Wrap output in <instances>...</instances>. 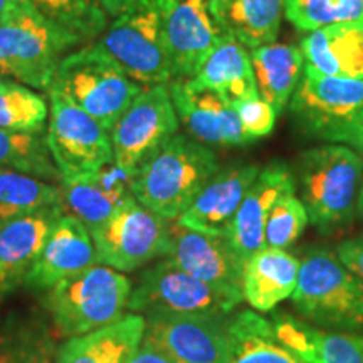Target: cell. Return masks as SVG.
<instances>
[{
    "instance_id": "obj_35",
    "label": "cell",
    "mask_w": 363,
    "mask_h": 363,
    "mask_svg": "<svg viewBox=\"0 0 363 363\" xmlns=\"http://www.w3.org/2000/svg\"><path fill=\"white\" fill-rule=\"evenodd\" d=\"M45 19L79 35L83 40L98 39L110 17L94 0H27Z\"/></svg>"
},
{
    "instance_id": "obj_27",
    "label": "cell",
    "mask_w": 363,
    "mask_h": 363,
    "mask_svg": "<svg viewBox=\"0 0 363 363\" xmlns=\"http://www.w3.org/2000/svg\"><path fill=\"white\" fill-rule=\"evenodd\" d=\"M225 326L229 363H308L281 342L271 321L259 313H233Z\"/></svg>"
},
{
    "instance_id": "obj_6",
    "label": "cell",
    "mask_w": 363,
    "mask_h": 363,
    "mask_svg": "<svg viewBox=\"0 0 363 363\" xmlns=\"http://www.w3.org/2000/svg\"><path fill=\"white\" fill-rule=\"evenodd\" d=\"M289 110L298 128L310 138L363 152V79L305 71Z\"/></svg>"
},
{
    "instance_id": "obj_37",
    "label": "cell",
    "mask_w": 363,
    "mask_h": 363,
    "mask_svg": "<svg viewBox=\"0 0 363 363\" xmlns=\"http://www.w3.org/2000/svg\"><path fill=\"white\" fill-rule=\"evenodd\" d=\"M230 104H233L235 113H238L240 126H242L244 133L247 135L251 142L264 138V136L274 130L278 113L259 94L239 99V101Z\"/></svg>"
},
{
    "instance_id": "obj_9",
    "label": "cell",
    "mask_w": 363,
    "mask_h": 363,
    "mask_svg": "<svg viewBox=\"0 0 363 363\" xmlns=\"http://www.w3.org/2000/svg\"><path fill=\"white\" fill-rule=\"evenodd\" d=\"M242 301V294L225 291L195 278L165 257L142 272L138 284L131 289L128 310L143 316L229 318Z\"/></svg>"
},
{
    "instance_id": "obj_24",
    "label": "cell",
    "mask_w": 363,
    "mask_h": 363,
    "mask_svg": "<svg viewBox=\"0 0 363 363\" xmlns=\"http://www.w3.org/2000/svg\"><path fill=\"white\" fill-rule=\"evenodd\" d=\"M145 335V316L126 313L115 323L67 338L57 348L56 363H130Z\"/></svg>"
},
{
    "instance_id": "obj_7",
    "label": "cell",
    "mask_w": 363,
    "mask_h": 363,
    "mask_svg": "<svg viewBox=\"0 0 363 363\" xmlns=\"http://www.w3.org/2000/svg\"><path fill=\"white\" fill-rule=\"evenodd\" d=\"M94 44L135 83L155 86L174 79L163 30V0H136Z\"/></svg>"
},
{
    "instance_id": "obj_38",
    "label": "cell",
    "mask_w": 363,
    "mask_h": 363,
    "mask_svg": "<svg viewBox=\"0 0 363 363\" xmlns=\"http://www.w3.org/2000/svg\"><path fill=\"white\" fill-rule=\"evenodd\" d=\"M335 252L338 259L363 283V235L343 240Z\"/></svg>"
},
{
    "instance_id": "obj_17",
    "label": "cell",
    "mask_w": 363,
    "mask_h": 363,
    "mask_svg": "<svg viewBox=\"0 0 363 363\" xmlns=\"http://www.w3.org/2000/svg\"><path fill=\"white\" fill-rule=\"evenodd\" d=\"M288 190H296L294 172L284 162H271L244 195L227 239L244 264L264 247V227L276 201Z\"/></svg>"
},
{
    "instance_id": "obj_29",
    "label": "cell",
    "mask_w": 363,
    "mask_h": 363,
    "mask_svg": "<svg viewBox=\"0 0 363 363\" xmlns=\"http://www.w3.org/2000/svg\"><path fill=\"white\" fill-rule=\"evenodd\" d=\"M212 11L227 34L254 49L276 43L284 0H212Z\"/></svg>"
},
{
    "instance_id": "obj_1",
    "label": "cell",
    "mask_w": 363,
    "mask_h": 363,
    "mask_svg": "<svg viewBox=\"0 0 363 363\" xmlns=\"http://www.w3.org/2000/svg\"><path fill=\"white\" fill-rule=\"evenodd\" d=\"M294 182L308 219L320 233L333 234L353 220L363 184V157L345 145L326 143L303 152Z\"/></svg>"
},
{
    "instance_id": "obj_15",
    "label": "cell",
    "mask_w": 363,
    "mask_h": 363,
    "mask_svg": "<svg viewBox=\"0 0 363 363\" xmlns=\"http://www.w3.org/2000/svg\"><path fill=\"white\" fill-rule=\"evenodd\" d=\"M169 91L179 121L195 142L220 148L251 143L233 104L219 93L195 86L190 79H172Z\"/></svg>"
},
{
    "instance_id": "obj_36",
    "label": "cell",
    "mask_w": 363,
    "mask_h": 363,
    "mask_svg": "<svg viewBox=\"0 0 363 363\" xmlns=\"http://www.w3.org/2000/svg\"><path fill=\"white\" fill-rule=\"evenodd\" d=\"M308 212L296 197V190H288L272 206L264 227V246L288 249L305 233Z\"/></svg>"
},
{
    "instance_id": "obj_42",
    "label": "cell",
    "mask_w": 363,
    "mask_h": 363,
    "mask_svg": "<svg viewBox=\"0 0 363 363\" xmlns=\"http://www.w3.org/2000/svg\"><path fill=\"white\" fill-rule=\"evenodd\" d=\"M357 212H358V214H360V217L363 219V184H362V189H360V195H358Z\"/></svg>"
},
{
    "instance_id": "obj_41",
    "label": "cell",
    "mask_w": 363,
    "mask_h": 363,
    "mask_svg": "<svg viewBox=\"0 0 363 363\" xmlns=\"http://www.w3.org/2000/svg\"><path fill=\"white\" fill-rule=\"evenodd\" d=\"M19 0H0V22L7 17V13L17 6Z\"/></svg>"
},
{
    "instance_id": "obj_31",
    "label": "cell",
    "mask_w": 363,
    "mask_h": 363,
    "mask_svg": "<svg viewBox=\"0 0 363 363\" xmlns=\"http://www.w3.org/2000/svg\"><path fill=\"white\" fill-rule=\"evenodd\" d=\"M57 347L35 320L11 316L0 323V363H56Z\"/></svg>"
},
{
    "instance_id": "obj_18",
    "label": "cell",
    "mask_w": 363,
    "mask_h": 363,
    "mask_svg": "<svg viewBox=\"0 0 363 363\" xmlns=\"http://www.w3.org/2000/svg\"><path fill=\"white\" fill-rule=\"evenodd\" d=\"M62 214L56 206L0 225V303L24 286Z\"/></svg>"
},
{
    "instance_id": "obj_14",
    "label": "cell",
    "mask_w": 363,
    "mask_h": 363,
    "mask_svg": "<svg viewBox=\"0 0 363 363\" xmlns=\"http://www.w3.org/2000/svg\"><path fill=\"white\" fill-rule=\"evenodd\" d=\"M163 30L174 79H190L227 33L212 0H163Z\"/></svg>"
},
{
    "instance_id": "obj_8",
    "label": "cell",
    "mask_w": 363,
    "mask_h": 363,
    "mask_svg": "<svg viewBox=\"0 0 363 363\" xmlns=\"http://www.w3.org/2000/svg\"><path fill=\"white\" fill-rule=\"evenodd\" d=\"M52 86L108 131L145 88L94 43L62 59Z\"/></svg>"
},
{
    "instance_id": "obj_11",
    "label": "cell",
    "mask_w": 363,
    "mask_h": 363,
    "mask_svg": "<svg viewBox=\"0 0 363 363\" xmlns=\"http://www.w3.org/2000/svg\"><path fill=\"white\" fill-rule=\"evenodd\" d=\"M91 238L99 264L128 272L169 254L170 220L153 214L131 195Z\"/></svg>"
},
{
    "instance_id": "obj_23",
    "label": "cell",
    "mask_w": 363,
    "mask_h": 363,
    "mask_svg": "<svg viewBox=\"0 0 363 363\" xmlns=\"http://www.w3.org/2000/svg\"><path fill=\"white\" fill-rule=\"evenodd\" d=\"M271 323L281 342L308 363H363L358 331L318 328L288 313H274Z\"/></svg>"
},
{
    "instance_id": "obj_3",
    "label": "cell",
    "mask_w": 363,
    "mask_h": 363,
    "mask_svg": "<svg viewBox=\"0 0 363 363\" xmlns=\"http://www.w3.org/2000/svg\"><path fill=\"white\" fill-rule=\"evenodd\" d=\"M81 43L79 35L45 19L27 0H19L0 22V78L49 91L66 52Z\"/></svg>"
},
{
    "instance_id": "obj_28",
    "label": "cell",
    "mask_w": 363,
    "mask_h": 363,
    "mask_svg": "<svg viewBox=\"0 0 363 363\" xmlns=\"http://www.w3.org/2000/svg\"><path fill=\"white\" fill-rule=\"evenodd\" d=\"M190 81L216 91L229 103L257 94L249 49L229 34L208 54Z\"/></svg>"
},
{
    "instance_id": "obj_21",
    "label": "cell",
    "mask_w": 363,
    "mask_h": 363,
    "mask_svg": "<svg viewBox=\"0 0 363 363\" xmlns=\"http://www.w3.org/2000/svg\"><path fill=\"white\" fill-rule=\"evenodd\" d=\"M259 172L261 167L252 163H239L219 170L175 222L197 233L227 235L244 195Z\"/></svg>"
},
{
    "instance_id": "obj_34",
    "label": "cell",
    "mask_w": 363,
    "mask_h": 363,
    "mask_svg": "<svg viewBox=\"0 0 363 363\" xmlns=\"http://www.w3.org/2000/svg\"><path fill=\"white\" fill-rule=\"evenodd\" d=\"M284 17L303 33L340 24H363V0H284Z\"/></svg>"
},
{
    "instance_id": "obj_12",
    "label": "cell",
    "mask_w": 363,
    "mask_h": 363,
    "mask_svg": "<svg viewBox=\"0 0 363 363\" xmlns=\"http://www.w3.org/2000/svg\"><path fill=\"white\" fill-rule=\"evenodd\" d=\"M169 84L145 86L110 131L113 162L135 175L179 130Z\"/></svg>"
},
{
    "instance_id": "obj_10",
    "label": "cell",
    "mask_w": 363,
    "mask_h": 363,
    "mask_svg": "<svg viewBox=\"0 0 363 363\" xmlns=\"http://www.w3.org/2000/svg\"><path fill=\"white\" fill-rule=\"evenodd\" d=\"M48 93L51 115L45 142L61 180H76L110 165V131L76 106L62 91L51 86Z\"/></svg>"
},
{
    "instance_id": "obj_32",
    "label": "cell",
    "mask_w": 363,
    "mask_h": 363,
    "mask_svg": "<svg viewBox=\"0 0 363 363\" xmlns=\"http://www.w3.org/2000/svg\"><path fill=\"white\" fill-rule=\"evenodd\" d=\"M0 167L43 180H59L48 142L40 133H21L0 128Z\"/></svg>"
},
{
    "instance_id": "obj_33",
    "label": "cell",
    "mask_w": 363,
    "mask_h": 363,
    "mask_svg": "<svg viewBox=\"0 0 363 363\" xmlns=\"http://www.w3.org/2000/svg\"><path fill=\"white\" fill-rule=\"evenodd\" d=\"M49 110L45 99L19 81L0 78V128L43 133Z\"/></svg>"
},
{
    "instance_id": "obj_25",
    "label": "cell",
    "mask_w": 363,
    "mask_h": 363,
    "mask_svg": "<svg viewBox=\"0 0 363 363\" xmlns=\"http://www.w3.org/2000/svg\"><path fill=\"white\" fill-rule=\"evenodd\" d=\"M299 259L286 249L264 246L246 262L242 296L252 310L271 313L291 298L298 283Z\"/></svg>"
},
{
    "instance_id": "obj_5",
    "label": "cell",
    "mask_w": 363,
    "mask_h": 363,
    "mask_svg": "<svg viewBox=\"0 0 363 363\" xmlns=\"http://www.w3.org/2000/svg\"><path fill=\"white\" fill-rule=\"evenodd\" d=\"M131 289L123 272L96 264L48 289L43 303L57 333L72 338L120 320L128 310Z\"/></svg>"
},
{
    "instance_id": "obj_2",
    "label": "cell",
    "mask_w": 363,
    "mask_h": 363,
    "mask_svg": "<svg viewBox=\"0 0 363 363\" xmlns=\"http://www.w3.org/2000/svg\"><path fill=\"white\" fill-rule=\"evenodd\" d=\"M216 153L190 136L175 135L135 174V199L165 220H177L219 172Z\"/></svg>"
},
{
    "instance_id": "obj_40",
    "label": "cell",
    "mask_w": 363,
    "mask_h": 363,
    "mask_svg": "<svg viewBox=\"0 0 363 363\" xmlns=\"http://www.w3.org/2000/svg\"><path fill=\"white\" fill-rule=\"evenodd\" d=\"M99 7L103 9V12L106 13L110 19H115V17L123 13L126 9H130L136 0H94Z\"/></svg>"
},
{
    "instance_id": "obj_4",
    "label": "cell",
    "mask_w": 363,
    "mask_h": 363,
    "mask_svg": "<svg viewBox=\"0 0 363 363\" xmlns=\"http://www.w3.org/2000/svg\"><path fill=\"white\" fill-rule=\"evenodd\" d=\"M291 301L298 315L318 328L363 330V283L328 249L313 247L299 259Z\"/></svg>"
},
{
    "instance_id": "obj_26",
    "label": "cell",
    "mask_w": 363,
    "mask_h": 363,
    "mask_svg": "<svg viewBox=\"0 0 363 363\" xmlns=\"http://www.w3.org/2000/svg\"><path fill=\"white\" fill-rule=\"evenodd\" d=\"M257 94L279 113L289 106L305 72V57L299 45L269 43L249 49Z\"/></svg>"
},
{
    "instance_id": "obj_13",
    "label": "cell",
    "mask_w": 363,
    "mask_h": 363,
    "mask_svg": "<svg viewBox=\"0 0 363 363\" xmlns=\"http://www.w3.org/2000/svg\"><path fill=\"white\" fill-rule=\"evenodd\" d=\"M227 318L145 316L143 342L172 363H229Z\"/></svg>"
},
{
    "instance_id": "obj_19",
    "label": "cell",
    "mask_w": 363,
    "mask_h": 363,
    "mask_svg": "<svg viewBox=\"0 0 363 363\" xmlns=\"http://www.w3.org/2000/svg\"><path fill=\"white\" fill-rule=\"evenodd\" d=\"M96 264V247L89 230L76 217L62 214L27 274L24 286L34 291H48Z\"/></svg>"
},
{
    "instance_id": "obj_22",
    "label": "cell",
    "mask_w": 363,
    "mask_h": 363,
    "mask_svg": "<svg viewBox=\"0 0 363 363\" xmlns=\"http://www.w3.org/2000/svg\"><path fill=\"white\" fill-rule=\"evenodd\" d=\"M305 71L333 78L363 79V24H340L311 30L299 43Z\"/></svg>"
},
{
    "instance_id": "obj_20",
    "label": "cell",
    "mask_w": 363,
    "mask_h": 363,
    "mask_svg": "<svg viewBox=\"0 0 363 363\" xmlns=\"http://www.w3.org/2000/svg\"><path fill=\"white\" fill-rule=\"evenodd\" d=\"M133 179L135 175L111 162L94 174L76 180H61L62 212L76 217L89 234L94 233L133 195Z\"/></svg>"
},
{
    "instance_id": "obj_39",
    "label": "cell",
    "mask_w": 363,
    "mask_h": 363,
    "mask_svg": "<svg viewBox=\"0 0 363 363\" xmlns=\"http://www.w3.org/2000/svg\"><path fill=\"white\" fill-rule=\"evenodd\" d=\"M130 363H172L169 358H165L160 352H157L155 348L150 347L148 343L142 342L138 352L135 353V357L131 358Z\"/></svg>"
},
{
    "instance_id": "obj_16",
    "label": "cell",
    "mask_w": 363,
    "mask_h": 363,
    "mask_svg": "<svg viewBox=\"0 0 363 363\" xmlns=\"http://www.w3.org/2000/svg\"><path fill=\"white\" fill-rule=\"evenodd\" d=\"M167 259L206 283L242 294V259L227 235H211L170 220V251Z\"/></svg>"
},
{
    "instance_id": "obj_30",
    "label": "cell",
    "mask_w": 363,
    "mask_h": 363,
    "mask_svg": "<svg viewBox=\"0 0 363 363\" xmlns=\"http://www.w3.org/2000/svg\"><path fill=\"white\" fill-rule=\"evenodd\" d=\"M56 206H61V192L56 185L0 167V225Z\"/></svg>"
}]
</instances>
